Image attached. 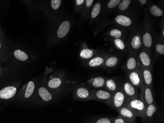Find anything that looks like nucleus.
Instances as JSON below:
<instances>
[{
	"label": "nucleus",
	"mask_w": 164,
	"mask_h": 123,
	"mask_svg": "<svg viewBox=\"0 0 164 123\" xmlns=\"http://www.w3.org/2000/svg\"><path fill=\"white\" fill-rule=\"evenodd\" d=\"M125 106L131 110L137 117L141 118L144 117L147 106L145 103L138 98L127 99Z\"/></svg>",
	"instance_id": "1"
},
{
	"label": "nucleus",
	"mask_w": 164,
	"mask_h": 123,
	"mask_svg": "<svg viewBox=\"0 0 164 123\" xmlns=\"http://www.w3.org/2000/svg\"><path fill=\"white\" fill-rule=\"evenodd\" d=\"M159 117V108L156 103L147 105L144 117L141 118L142 123H154L157 122Z\"/></svg>",
	"instance_id": "2"
},
{
	"label": "nucleus",
	"mask_w": 164,
	"mask_h": 123,
	"mask_svg": "<svg viewBox=\"0 0 164 123\" xmlns=\"http://www.w3.org/2000/svg\"><path fill=\"white\" fill-rule=\"evenodd\" d=\"M127 98L121 88L114 93L111 98L110 106L117 110L119 108L125 106Z\"/></svg>",
	"instance_id": "3"
},
{
	"label": "nucleus",
	"mask_w": 164,
	"mask_h": 123,
	"mask_svg": "<svg viewBox=\"0 0 164 123\" xmlns=\"http://www.w3.org/2000/svg\"><path fill=\"white\" fill-rule=\"evenodd\" d=\"M113 94L103 89H94L91 92V99L104 103L110 106Z\"/></svg>",
	"instance_id": "4"
},
{
	"label": "nucleus",
	"mask_w": 164,
	"mask_h": 123,
	"mask_svg": "<svg viewBox=\"0 0 164 123\" xmlns=\"http://www.w3.org/2000/svg\"><path fill=\"white\" fill-rule=\"evenodd\" d=\"M126 80L135 87L140 88L144 83L141 68L138 67L135 70L126 73Z\"/></svg>",
	"instance_id": "5"
},
{
	"label": "nucleus",
	"mask_w": 164,
	"mask_h": 123,
	"mask_svg": "<svg viewBox=\"0 0 164 123\" xmlns=\"http://www.w3.org/2000/svg\"><path fill=\"white\" fill-rule=\"evenodd\" d=\"M141 93L140 94V98L147 105L156 103L155 100L153 86H149L142 84L140 87Z\"/></svg>",
	"instance_id": "6"
},
{
	"label": "nucleus",
	"mask_w": 164,
	"mask_h": 123,
	"mask_svg": "<svg viewBox=\"0 0 164 123\" xmlns=\"http://www.w3.org/2000/svg\"><path fill=\"white\" fill-rule=\"evenodd\" d=\"M120 88L126 95L128 99L137 98L139 97V88L132 85L127 80H126L121 83Z\"/></svg>",
	"instance_id": "7"
},
{
	"label": "nucleus",
	"mask_w": 164,
	"mask_h": 123,
	"mask_svg": "<svg viewBox=\"0 0 164 123\" xmlns=\"http://www.w3.org/2000/svg\"><path fill=\"white\" fill-rule=\"evenodd\" d=\"M137 65L140 68L153 69V63L150 55L147 51H142L137 55Z\"/></svg>",
	"instance_id": "8"
},
{
	"label": "nucleus",
	"mask_w": 164,
	"mask_h": 123,
	"mask_svg": "<svg viewBox=\"0 0 164 123\" xmlns=\"http://www.w3.org/2000/svg\"><path fill=\"white\" fill-rule=\"evenodd\" d=\"M139 67L137 65V55L133 53L127 58L122 66V68L126 73L135 70Z\"/></svg>",
	"instance_id": "9"
},
{
	"label": "nucleus",
	"mask_w": 164,
	"mask_h": 123,
	"mask_svg": "<svg viewBox=\"0 0 164 123\" xmlns=\"http://www.w3.org/2000/svg\"><path fill=\"white\" fill-rule=\"evenodd\" d=\"M121 83L115 78H107L104 89L113 94L120 88Z\"/></svg>",
	"instance_id": "10"
},
{
	"label": "nucleus",
	"mask_w": 164,
	"mask_h": 123,
	"mask_svg": "<svg viewBox=\"0 0 164 123\" xmlns=\"http://www.w3.org/2000/svg\"><path fill=\"white\" fill-rule=\"evenodd\" d=\"M117 111L119 115L126 119L129 123H134L135 122L137 116L135 115L133 111L125 105L119 108Z\"/></svg>",
	"instance_id": "11"
},
{
	"label": "nucleus",
	"mask_w": 164,
	"mask_h": 123,
	"mask_svg": "<svg viewBox=\"0 0 164 123\" xmlns=\"http://www.w3.org/2000/svg\"><path fill=\"white\" fill-rule=\"evenodd\" d=\"M142 73L143 84L149 86H153V78L152 70L151 69L140 68Z\"/></svg>",
	"instance_id": "12"
},
{
	"label": "nucleus",
	"mask_w": 164,
	"mask_h": 123,
	"mask_svg": "<svg viewBox=\"0 0 164 123\" xmlns=\"http://www.w3.org/2000/svg\"><path fill=\"white\" fill-rule=\"evenodd\" d=\"M106 79L104 76H96L89 80L88 83L95 89H104Z\"/></svg>",
	"instance_id": "13"
},
{
	"label": "nucleus",
	"mask_w": 164,
	"mask_h": 123,
	"mask_svg": "<svg viewBox=\"0 0 164 123\" xmlns=\"http://www.w3.org/2000/svg\"><path fill=\"white\" fill-rule=\"evenodd\" d=\"M119 59L116 56H110L106 58L102 68L105 69H111L116 68L119 64Z\"/></svg>",
	"instance_id": "14"
},
{
	"label": "nucleus",
	"mask_w": 164,
	"mask_h": 123,
	"mask_svg": "<svg viewBox=\"0 0 164 123\" xmlns=\"http://www.w3.org/2000/svg\"><path fill=\"white\" fill-rule=\"evenodd\" d=\"M107 56H98L91 58L88 63V65L92 68L102 67Z\"/></svg>",
	"instance_id": "15"
},
{
	"label": "nucleus",
	"mask_w": 164,
	"mask_h": 123,
	"mask_svg": "<svg viewBox=\"0 0 164 123\" xmlns=\"http://www.w3.org/2000/svg\"><path fill=\"white\" fill-rule=\"evenodd\" d=\"M16 93V88L13 86L5 87L0 91V98L3 99H10L15 95Z\"/></svg>",
	"instance_id": "16"
},
{
	"label": "nucleus",
	"mask_w": 164,
	"mask_h": 123,
	"mask_svg": "<svg viewBox=\"0 0 164 123\" xmlns=\"http://www.w3.org/2000/svg\"><path fill=\"white\" fill-rule=\"evenodd\" d=\"M70 28V24L68 21H65L60 25L57 31V35L59 38H63L68 34Z\"/></svg>",
	"instance_id": "17"
},
{
	"label": "nucleus",
	"mask_w": 164,
	"mask_h": 123,
	"mask_svg": "<svg viewBox=\"0 0 164 123\" xmlns=\"http://www.w3.org/2000/svg\"><path fill=\"white\" fill-rule=\"evenodd\" d=\"M142 45V40L141 36L137 34L133 36L130 42V47L133 50V52H137Z\"/></svg>",
	"instance_id": "18"
},
{
	"label": "nucleus",
	"mask_w": 164,
	"mask_h": 123,
	"mask_svg": "<svg viewBox=\"0 0 164 123\" xmlns=\"http://www.w3.org/2000/svg\"><path fill=\"white\" fill-rule=\"evenodd\" d=\"M115 21L116 23L125 27H130L132 24V20L129 17L123 15H119L116 17Z\"/></svg>",
	"instance_id": "19"
},
{
	"label": "nucleus",
	"mask_w": 164,
	"mask_h": 123,
	"mask_svg": "<svg viewBox=\"0 0 164 123\" xmlns=\"http://www.w3.org/2000/svg\"><path fill=\"white\" fill-rule=\"evenodd\" d=\"M91 91L89 90L86 88L80 87L77 90L76 93L79 98L82 99H91Z\"/></svg>",
	"instance_id": "20"
},
{
	"label": "nucleus",
	"mask_w": 164,
	"mask_h": 123,
	"mask_svg": "<svg viewBox=\"0 0 164 123\" xmlns=\"http://www.w3.org/2000/svg\"><path fill=\"white\" fill-rule=\"evenodd\" d=\"M142 45L146 48L150 49L152 46L153 40L151 35L149 32H145L142 35Z\"/></svg>",
	"instance_id": "21"
},
{
	"label": "nucleus",
	"mask_w": 164,
	"mask_h": 123,
	"mask_svg": "<svg viewBox=\"0 0 164 123\" xmlns=\"http://www.w3.org/2000/svg\"><path fill=\"white\" fill-rule=\"evenodd\" d=\"M39 94L41 98L45 101H49L52 98L51 94L43 87H41L39 89Z\"/></svg>",
	"instance_id": "22"
},
{
	"label": "nucleus",
	"mask_w": 164,
	"mask_h": 123,
	"mask_svg": "<svg viewBox=\"0 0 164 123\" xmlns=\"http://www.w3.org/2000/svg\"><path fill=\"white\" fill-rule=\"evenodd\" d=\"M94 53L92 50L89 49H84L80 52V56L83 59H91L94 56Z\"/></svg>",
	"instance_id": "23"
},
{
	"label": "nucleus",
	"mask_w": 164,
	"mask_h": 123,
	"mask_svg": "<svg viewBox=\"0 0 164 123\" xmlns=\"http://www.w3.org/2000/svg\"><path fill=\"white\" fill-rule=\"evenodd\" d=\"M61 83H62V81L61 79H60L59 78H55L50 80V81H49L48 85L50 88L55 89L61 85Z\"/></svg>",
	"instance_id": "24"
},
{
	"label": "nucleus",
	"mask_w": 164,
	"mask_h": 123,
	"mask_svg": "<svg viewBox=\"0 0 164 123\" xmlns=\"http://www.w3.org/2000/svg\"><path fill=\"white\" fill-rule=\"evenodd\" d=\"M14 56L17 59L23 61L27 60L28 58L27 54L21 50H16L14 52Z\"/></svg>",
	"instance_id": "25"
},
{
	"label": "nucleus",
	"mask_w": 164,
	"mask_h": 123,
	"mask_svg": "<svg viewBox=\"0 0 164 123\" xmlns=\"http://www.w3.org/2000/svg\"><path fill=\"white\" fill-rule=\"evenodd\" d=\"M113 117L98 116L95 119L93 123H113Z\"/></svg>",
	"instance_id": "26"
},
{
	"label": "nucleus",
	"mask_w": 164,
	"mask_h": 123,
	"mask_svg": "<svg viewBox=\"0 0 164 123\" xmlns=\"http://www.w3.org/2000/svg\"><path fill=\"white\" fill-rule=\"evenodd\" d=\"M150 12L152 15L156 17H160L163 15V12L157 6H153L150 8Z\"/></svg>",
	"instance_id": "27"
},
{
	"label": "nucleus",
	"mask_w": 164,
	"mask_h": 123,
	"mask_svg": "<svg viewBox=\"0 0 164 123\" xmlns=\"http://www.w3.org/2000/svg\"><path fill=\"white\" fill-rule=\"evenodd\" d=\"M34 89V83L33 81H30L29 83L28 87L25 92V98H28L30 97L33 94Z\"/></svg>",
	"instance_id": "28"
},
{
	"label": "nucleus",
	"mask_w": 164,
	"mask_h": 123,
	"mask_svg": "<svg viewBox=\"0 0 164 123\" xmlns=\"http://www.w3.org/2000/svg\"><path fill=\"white\" fill-rule=\"evenodd\" d=\"M114 45L116 48H117L119 50L123 51L126 48L125 44L124 42V41L120 38H116L114 39Z\"/></svg>",
	"instance_id": "29"
},
{
	"label": "nucleus",
	"mask_w": 164,
	"mask_h": 123,
	"mask_svg": "<svg viewBox=\"0 0 164 123\" xmlns=\"http://www.w3.org/2000/svg\"><path fill=\"white\" fill-rule=\"evenodd\" d=\"M109 35L110 36L116 39V38H122L123 33L122 31L118 28H114L110 31Z\"/></svg>",
	"instance_id": "30"
},
{
	"label": "nucleus",
	"mask_w": 164,
	"mask_h": 123,
	"mask_svg": "<svg viewBox=\"0 0 164 123\" xmlns=\"http://www.w3.org/2000/svg\"><path fill=\"white\" fill-rule=\"evenodd\" d=\"M101 5L99 3H96L94 6V8L92 9V13L91 14V16L92 18H96L98 16L100 13V10H101Z\"/></svg>",
	"instance_id": "31"
},
{
	"label": "nucleus",
	"mask_w": 164,
	"mask_h": 123,
	"mask_svg": "<svg viewBox=\"0 0 164 123\" xmlns=\"http://www.w3.org/2000/svg\"><path fill=\"white\" fill-rule=\"evenodd\" d=\"M131 3V0H122L119 5V8L121 11H124L128 8Z\"/></svg>",
	"instance_id": "32"
},
{
	"label": "nucleus",
	"mask_w": 164,
	"mask_h": 123,
	"mask_svg": "<svg viewBox=\"0 0 164 123\" xmlns=\"http://www.w3.org/2000/svg\"><path fill=\"white\" fill-rule=\"evenodd\" d=\"M155 51L157 54L160 56L164 55V45L163 44H157L155 46Z\"/></svg>",
	"instance_id": "33"
},
{
	"label": "nucleus",
	"mask_w": 164,
	"mask_h": 123,
	"mask_svg": "<svg viewBox=\"0 0 164 123\" xmlns=\"http://www.w3.org/2000/svg\"><path fill=\"white\" fill-rule=\"evenodd\" d=\"M113 123H129V122L126 119L118 115L116 117H113Z\"/></svg>",
	"instance_id": "34"
},
{
	"label": "nucleus",
	"mask_w": 164,
	"mask_h": 123,
	"mask_svg": "<svg viewBox=\"0 0 164 123\" xmlns=\"http://www.w3.org/2000/svg\"><path fill=\"white\" fill-rule=\"evenodd\" d=\"M121 0H110L108 3V7L109 8H114L120 3Z\"/></svg>",
	"instance_id": "35"
},
{
	"label": "nucleus",
	"mask_w": 164,
	"mask_h": 123,
	"mask_svg": "<svg viewBox=\"0 0 164 123\" xmlns=\"http://www.w3.org/2000/svg\"><path fill=\"white\" fill-rule=\"evenodd\" d=\"M61 5V0H52L51 6L54 10H57Z\"/></svg>",
	"instance_id": "36"
},
{
	"label": "nucleus",
	"mask_w": 164,
	"mask_h": 123,
	"mask_svg": "<svg viewBox=\"0 0 164 123\" xmlns=\"http://www.w3.org/2000/svg\"><path fill=\"white\" fill-rule=\"evenodd\" d=\"M94 2V0H86V5L88 8L91 7Z\"/></svg>",
	"instance_id": "37"
},
{
	"label": "nucleus",
	"mask_w": 164,
	"mask_h": 123,
	"mask_svg": "<svg viewBox=\"0 0 164 123\" xmlns=\"http://www.w3.org/2000/svg\"><path fill=\"white\" fill-rule=\"evenodd\" d=\"M84 0H76V3L78 6H80V5L83 4L84 3Z\"/></svg>",
	"instance_id": "38"
},
{
	"label": "nucleus",
	"mask_w": 164,
	"mask_h": 123,
	"mask_svg": "<svg viewBox=\"0 0 164 123\" xmlns=\"http://www.w3.org/2000/svg\"><path fill=\"white\" fill-rule=\"evenodd\" d=\"M147 0H139L140 2L142 3V5H145L147 3Z\"/></svg>",
	"instance_id": "39"
},
{
	"label": "nucleus",
	"mask_w": 164,
	"mask_h": 123,
	"mask_svg": "<svg viewBox=\"0 0 164 123\" xmlns=\"http://www.w3.org/2000/svg\"><path fill=\"white\" fill-rule=\"evenodd\" d=\"M0 48H1V44H0Z\"/></svg>",
	"instance_id": "40"
}]
</instances>
